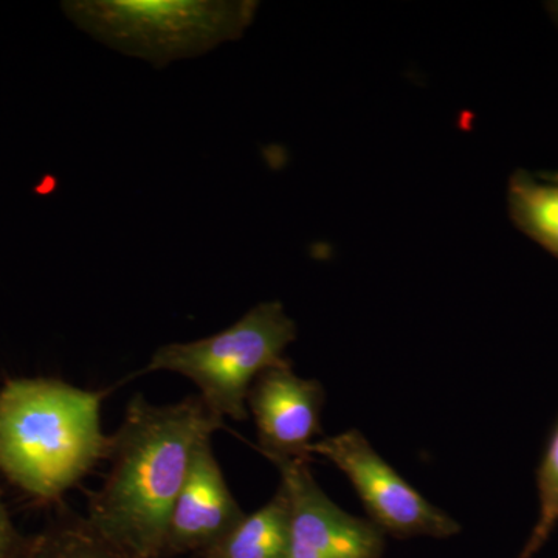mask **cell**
<instances>
[{"instance_id":"cell-4","label":"cell","mask_w":558,"mask_h":558,"mask_svg":"<svg viewBox=\"0 0 558 558\" xmlns=\"http://www.w3.org/2000/svg\"><path fill=\"white\" fill-rule=\"evenodd\" d=\"M295 339V322L279 301H267L215 336L160 347L143 373L180 374L199 388L201 399L215 416L244 421L253 381L288 360L286 349Z\"/></svg>"},{"instance_id":"cell-2","label":"cell","mask_w":558,"mask_h":558,"mask_svg":"<svg viewBox=\"0 0 558 558\" xmlns=\"http://www.w3.org/2000/svg\"><path fill=\"white\" fill-rule=\"evenodd\" d=\"M105 395L57 379L7 380L0 388V472L36 501H60L108 458Z\"/></svg>"},{"instance_id":"cell-10","label":"cell","mask_w":558,"mask_h":558,"mask_svg":"<svg viewBox=\"0 0 558 558\" xmlns=\"http://www.w3.org/2000/svg\"><path fill=\"white\" fill-rule=\"evenodd\" d=\"M17 558H131L106 542L86 519L62 515L25 537Z\"/></svg>"},{"instance_id":"cell-8","label":"cell","mask_w":558,"mask_h":558,"mask_svg":"<svg viewBox=\"0 0 558 558\" xmlns=\"http://www.w3.org/2000/svg\"><path fill=\"white\" fill-rule=\"evenodd\" d=\"M244 515L215 457L211 438L202 440L172 508L161 558L204 556Z\"/></svg>"},{"instance_id":"cell-3","label":"cell","mask_w":558,"mask_h":558,"mask_svg":"<svg viewBox=\"0 0 558 558\" xmlns=\"http://www.w3.org/2000/svg\"><path fill=\"white\" fill-rule=\"evenodd\" d=\"M256 2L208 0H83L62 2L81 31L157 68L201 57L219 44L240 38Z\"/></svg>"},{"instance_id":"cell-7","label":"cell","mask_w":558,"mask_h":558,"mask_svg":"<svg viewBox=\"0 0 558 558\" xmlns=\"http://www.w3.org/2000/svg\"><path fill=\"white\" fill-rule=\"evenodd\" d=\"M323 407V385L296 376L289 360L264 371L247 396L260 453L269 461L311 458L310 447L322 435Z\"/></svg>"},{"instance_id":"cell-11","label":"cell","mask_w":558,"mask_h":558,"mask_svg":"<svg viewBox=\"0 0 558 558\" xmlns=\"http://www.w3.org/2000/svg\"><path fill=\"white\" fill-rule=\"evenodd\" d=\"M510 197L521 227L558 255V185L513 180Z\"/></svg>"},{"instance_id":"cell-14","label":"cell","mask_w":558,"mask_h":558,"mask_svg":"<svg viewBox=\"0 0 558 558\" xmlns=\"http://www.w3.org/2000/svg\"><path fill=\"white\" fill-rule=\"evenodd\" d=\"M179 558H201V557H179Z\"/></svg>"},{"instance_id":"cell-5","label":"cell","mask_w":558,"mask_h":558,"mask_svg":"<svg viewBox=\"0 0 558 558\" xmlns=\"http://www.w3.org/2000/svg\"><path fill=\"white\" fill-rule=\"evenodd\" d=\"M310 454L328 459L348 476L369 521L381 532L396 537L447 538L461 531L457 521L410 486L357 429L315 440Z\"/></svg>"},{"instance_id":"cell-6","label":"cell","mask_w":558,"mask_h":558,"mask_svg":"<svg viewBox=\"0 0 558 558\" xmlns=\"http://www.w3.org/2000/svg\"><path fill=\"white\" fill-rule=\"evenodd\" d=\"M289 499L286 558H379L384 532L373 521L340 509L318 486L310 458L271 459Z\"/></svg>"},{"instance_id":"cell-9","label":"cell","mask_w":558,"mask_h":558,"mask_svg":"<svg viewBox=\"0 0 558 558\" xmlns=\"http://www.w3.org/2000/svg\"><path fill=\"white\" fill-rule=\"evenodd\" d=\"M290 537V508L284 488L263 508L236 524L201 558H286Z\"/></svg>"},{"instance_id":"cell-12","label":"cell","mask_w":558,"mask_h":558,"mask_svg":"<svg viewBox=\"0 0 558 558\" xmlns=\"http://www.w3.org/2000/svg\"><path fill=\"white\" fill-rule=\"evenodd\" d=\"M538 520L519 558H532L558 524V424L537 470Z\"/></svg>"},{"instance_id":"cell-1","label":"cell","mask_w":558,"mask_h":558,"mask_svg":"<svg viewBox=\"0 0 558 558\" xmlns=\"http://www.w3.org/2000/svg\"><path fill=\"white\" fill-rule=\"evenodd\" d=\"M222 425L201 396L170 405L134 396L110 436L109 475L90 495L87 523L131 558H161L194 450Z\"/></svg>"},{"instance_id":"cell-13","label":"cell","mask_w":558,"mask_h":558,"mask_svg":"<svg viewBox=\"0 0 558 558\" xmlns=\"http://www.w3.org/2000/svg\"><path fill=\"white\" fill-rule=\"evenodd\" d=\"M24 539L25 537H22L17 529L14 527L9 510L3 505L2 495H0V558H17Z\"/></svg>"}]
</instances>
